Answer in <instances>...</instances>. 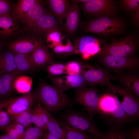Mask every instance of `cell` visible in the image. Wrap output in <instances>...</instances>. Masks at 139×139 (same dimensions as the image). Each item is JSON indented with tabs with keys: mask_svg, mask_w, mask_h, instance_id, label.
<instances>
[{
	"mask_svg": "<svg viewBox=\"0 0 139 139\" xmlns=\"http://www.w3.org/2000/svg\"><path fill=\"white\" fill-rule=\"evenodd\" d=\"M33 92L36 100L50 113H56L72 103L63 91L44 82L41 83Z\"/></svg>",
	"mask_w": 139,
	"mask_h": 139,
	"instance_id": "6da1fadb",
	"label": "cell"
},
{
	"mask_svg": "<svg viewBox=\"0 0 139 139\" xmlns=\"http://www.w3.org/2000/svg\"><path fill=\"white\" fill-rule=\"evenodd\" d=\"M126 26V21L121 18L103 17L88 21L83 25L82 30L85 32L109 36L121 34Z\"/></svg>",
	"mask_w": 139,
	"mask_h": 139,
	"instance_id": "7a4b0ae2",
	"label": "cell"
},
{
	"mask_svg": "<svg viewBox=\"0 0 139 139\" xmlns=\"http://www.w3.org/2000/svg\"><path fill=\"white\" fill-rule=\"evenodd\" d=\"M138 40L132 34L120 39H113L102 47L98 54L101 57L107 56H135L138 48Z\"/></svg>",
	"mask_w": 139,
	"mask_h": 139,
	"instance_id": "3957f363",
	"label": "cell"
},
{
	"mask_svg": "<svg viewBox=\"0 0 139 139\" xmlns=\"http://www.w3.org/2000/svg\"><path fill=\"white\" fill-rule=\"evenodd\" d=\"M108 86L110 93L117 99L130 121L138 120V98L129 90L111 82Z\"/></svg>",
	"mask_w": 139,
	"mask_h": 139,
	"instance_id": "277c9868",
	"label": "cell"
},
{
	"mask_svg": "<svg viewBox=\"0 0 139 139\" xmlns=\"http://www.w3.org/2000/svg\"><path fill=\"white\" fill-rule=\"evenodd\" d=\"M71 126L88 133L95 139H102L104 133L100 131L88 116L72 110L65 112L60 120Z\"/></svg>",
	"mask_w": 139,
	"mask_h": 139,
	"instance_id": "5b68a950",
	"label": "cell"
},
{
	"mask_svg": "<svg viewBox=\"0 0 139 139\" xmlns=\"http://www.w3.org/2000/svg\"><path fill=\"white\" fill-rule=\"evenodd\" d=\"M81 5L84 13L95 18L118 17L119 8L118 2L115 0H90Z\"/></svg>",
	"mask_w": 139,
	"mask_h": 139,
	"instance_id": "8992f818",
	"label": "cell"
},
{
	"mask_svg": "<svg viewBox=\"0 0 139 139\" xmlns=\"http://www.w3.org/2000/svg\"><path fill=\"white\" fill-rule=\"evenodd\" d=\"M110 117L119 125L130 121L117 99L111 93L100 97L98 112Z\"/></svg>",
	"mask_w": 139,
	"mask_h": 139,
	"instance_id": "52a82bcc",
	"label": "cell"
},
{
	"mask_svg": "<svg viewBox=\"0 0 139 139\" xmlns=\"http://www.w3.org/2000/svg\"><path fill=\"white\" fill-rule=\"evenodd\" d=\"M99 62L109 71L117 75L128 71H137L139 65V59L135 56H107L101 57Z\"/></svg>",
	"mask_w": 139,
	"mask_h": 139,
	"instance_id": "ba28073f",
	"label": "cell"
},
{
	"mask_svg": "<svg viewBox=\"0 0 139 139\" xmlns=\"http://www.w3.org/2000/svg\"><path fill=\"white\" fill-rule=\"evenodd\" d=\"M82 66L81 74L86 85L91 86L97 85H108L114 76L106 69L97 65L83 63Z\"/></svg>",
	"mask_w": 139,
	"mask_h": 139,
	"instance_id": "9c48e42d",
	"label": "cell"
},
{
	"mask_svg": "<svg viewBox=\"0 0 139 139\" xmlns=\"http://www.w3.org/2000/svg\"><path fill=\"white\" fill-rule=\"evenodd\" d=\"M99 99L98 92L94 87L87 88L85 86L76 89L75 102L84 108L88 116L92 120L98 113Z\"/></svg>",
	"mask_w": 139,
	"mask_h": 139,
	"instance_id": "30bf717a",
	"label": "cell"
},
{
	"mask_svg": "<svg viewBox=\"0 0 139 139\" xmlns=\"http://www.w3.org/2000/svg\"><path fill=\"white\" fill-rule=\"evenodd\" d=\"M74 45V53L81 55L85 59L98 54L102 48L98 39L89 36L77 38L75 40Z\"/></svg>",
	"mask_w": 139,
	"mask_h": 139,
	"instance_id": "8fae6325",
	"label": "cell"
},
{
	"mask_svg": "<svg viewBox=\"0 0 139 139\" xmlns=\"http://www.w3.org/2000/svg\"><path fill=\"white\" fill-rule=\"evenodd\" d=\"M43 44L42 41L35 37L18 38L9 42L7 49L14 53L29 54L32 53Z\"/></svg>",
	"mask_w": 139,
	"mask_h": 139,
	"instance_id": "7c38bea8",
	"label": "cell"
},
{
	"mask_svg": "<svg viewBox=\"0 0 139 139\" xmlns=\"http://www.w3.org/2000/svg\"><path fill=\"white\" fill-rule=\"evenodd\" d=\"M33 92L14 98L7 107L6 112L9 116H14L31 108L36 100Z\"/></svg>",
	"mask_w": 139,
	"mask_h": 139,
	"instance_id": "4fadbf2b",
	"label": "cell"
},
{
	"mask_svg": "<svg viewBox=\"0 0 139 139\" xmlns=\"http://www.w3.org/2000/svg\"><path fill=\"white\" fill-rule=\"evenodd\" d=\"M138 71H128L114 76L122 87L127 89L138 98L139 76Z\"/></svg>",
	"mask_w": 139,
	"mask_h": 139,
	"instance_id": "5bb4252c",
	"label": "cell"
},
{
	"mask_svg": "<svg viewBox=\"0 0 139 139\" xmlns=\"http://www.w3.org/2000/svg\"><path fill=\"white\" fill-rule=\"evenodd\" d=\"M53 86L62 91L72 88L85 87V80L81 74L55 77L51 79Z\"/></svg>",
	"mask_w": 139,
	"mask_h": 139,
	"instance_id": "9a60e30c",
	"label": "cell"
},
{
	"mask_svg": "<svg viewBox=\"0 0 139 139\" xmlns=\"http://www.w3.org/2000/svg\"><path fill=\"white\" fill-rule=\"evenodd\" d=\"M44 4L42 1L35 0L21 21L25 29L32 31L37 21L47 11Z\"/></svg>",
	"mask_w": 139,
	"mask_h": 139,
	"instance_id": "2e32d148",
	"label": "cell"
},
{
	"mask_svg": "<svg viewBox=\"0 0 139 139\" xmlns=\"http://www.w3.org/2000/svg\"><path fill=\"white\" fill-rule=\"evenodd\" d=\"M81 14L80 7L77 3H72L65 15L66 20L63 29L70 34L74 33L77 30L80 23Z\"/></svg>",
	"mask_w": 139,
	"mask_h": 139,
	"instance_id": "e0dca14e",
	"label": "cell"
},
{
	"mask_svg": "<svg viewBox=\"0 0 139 139\" xmlns=\"http://www.w3.org/2000/svg\"><path fill=\"white\" fill-rule=\"evenodd\" d=\"M59 28L58 22L51 12L46 11L39 19L32 32L41 37L45 36L49 31Z\"/></svg>",
	"mask_w": 139,
	"mask_h": 139,
	"instance_id": "ac0fdd59",
	"label": "cell"
},
{
	"mask_svg": "<svg viewBox=\"0 0 139 139\" xmlns=\"http://www.w3.org/2000/svg\"><path fill=\"white\" fill-rule=\"evenodd\" d=\"M20 28L19 21L12 15L0 16V37L6 38L15 36Z\"/></svg>",
	"mask_w": 139,
	"mask_h": 139,
	"instance_id": "d6986e66",
	"label": "cell"
},
{
	"mask_svg": "<svg viewBox=\"0 0 139 139\" xmlns=\"http://www.w3.org/2000/svg\"><path fill=\"white\" fill-rule=\"evenodd\" d=\"M25 73L16 69L11 72L1 75L0 76V96L5 97L11 92L15 82L19 76Z\"/></svg>",
	"mask_w": 139,
	"mask_h": 139,
	"instance_id": "ffe728a7",
	"label": "cell"
},
{
	"mask_svg": "<svg viewBox=\"0 0 139 139\" xmlns=\"http://www.w3.org/2000/svg\"><path fill=\"white\" fill-rule=\"evenodd\" d=\"M69 2L66 0H47L45 1V3L49 6L51 12L57 18L62 29L64 16L71 6Z\"/></svg>",
	"mask_w": 139,
	"mask_h": 139,
	"instance_id": "44dd1931",
	"label": "cell"
},
{
	"mask_svg": "<svg viewBox=\"0 0 139 139\" xmlns=\"http://www.w3.org/2000/svg\"><path fill=\"white\" fill-rule=\"evenodd\" d=\"M36 68L42 67L54 62L53 56L43 44L37 48L31 54Z\"/></svg>",
	"mask_w": 139,
	"mask_h": 139,
	"instance_id": "7402d4cb",
	"label": "cell"
},
{
	"mask_svg": "<svg viewBox=\"0 0 139 139\" xmlns=\"http://www.w3.org/2000/svg\"><path fill=\"white\" fill-rule=\"evenodd\" d=\"M14 53L16 69L25 73L36 69L30 53Z\"/></svg>",
	"mask_w": 139,
	"mask_h": 139,
	"instance_id": "603a6c76",
	"label": "cell"
},
{
	"mask_svg": "<svg viewBox=\"0 0 139 139\" xmlns=\"http://www.w3.org/2000/svg\"><path fill=\"white\" fill-rule=\"evenodd\" d=\"M16 69L14 53L10 51L0 55V74L12 72Z\"/></svg>",
	"mask_w": 139,
	"mask_h": 139,
	"instance_id": "cb8c5ba5",
	"label": "cell"
},
{
	"mask_svg": "<svg viewBox=\"0 0 139 139\" xmlns=\"http://www.w3.org/2000/svg\"><path fill=\"white\" fill-rule=\"evenodd\" d=\"M35 0H18L14 4L11 15L20 21L25 17Z\"/></svg>",
	"mask_w": 139,
	"mask_h": 139,
	"instance_id": "d4e9b609",
	"label": "cell"
},
{
	"mask_svg": "<svg viewBox=\"0 0 139 139\" xmlns=\"http://www.w3.org/2000/svg\"><path fill=\"white\" fill-rule=\"evenodd\" d=\"M47 129L53 136L60 139H66L64 128L59 120L54 118L51 114Z\"/></svg>",
	"mask_w": 139,
	"mask_h": 139,
	"instance_id": "484cf974",
	"label": "cell"
},
{
	"mask_svg": "<svg viewBox=\"0 0 139 139\" xmlns=\"http://www.w3.org/2000/svg\"><path fill=\"white\" fill-rule=\"evenodd\" d=\"M58 120L65 130L66 139H95L90 135Z\"/></svg>",
	"mask_w": 139,
	"mask_h": 139,
	"instance_id": "4316f807",
	"label": "cell"
},
{
	"mask_svg": "<svg viewBox=\"0 0 139 139\" xmlns=\"http://www.w3.org/2000/svg\"><path fill=\"white\" fill-rule=\"evenodd\" d=\"M102 139H131L129 131L117 126L111 128L104 134Z\"/></svg>",
	"mask_w": 139,
	"mask_h": 139,
	"instance_id": "83f0119b",
	"label": "cell"
},
{
	"mask_svg": "<svg viewBox=\"0 0 139 139\" xmlns=\"http://www.w3.org/2000/svg\"><path fill=\"white\" fill-rule=\"evenodd\" d=\"M45 37L47 45L53 48L61 44L65 38L63 36L59 27L50 30L46 34Z\"/></svg>",
	"mask_w": 139,
	"mask_h": 139,
	"instance_id": "f1b7e54d",
	"label": "cell"
},
{
	"mask_svg": "<svg viewBox=\"0 0 139 139\" xmlns=\"http://www.w3.org/2000/svg\"><path fill=\"white\" fill-rule=\"evenodd\" d=\"M32 83V80L30 77L21 75L16 80L14 87L20 93H27L30 91Z\"/></svg>",
	"mask_w": 139,
	"mask_h": 139,
	"instance_id": "f546056e",
	"label": "cell"
},
{
	"mask_svg": "<svg viewBox=\"0 0 139 139\" xmlns=\"http://www.w3.org/2000/svg\"><path fill=\"white\" fill-rule=\"evenodd\" d=\"M32 109L31 108L14 116L12 119L23 125L25 129L32 126Z\"/></svg>",
	"mask_w": 139,
	"mask_h": 139,
	"instance_id": "4dcf8cb0",
	"label": "cell"
},
{
	"mask_svg": "<svg viewBox=\"0 0 139 139\" xmlns=\"http://www.w3.org/2000/svg\"><path fill=\"white\" fill-rule=\"evenodd\" d=\"M118 3L122 10L131 15L139 8L138 0H121L118 1Z\"/></svg>",
	"mask_w": 139,
	"mask_h": 139,
	"instance_id": "1f68e13d",
	"label": "cell"
},
{
	"mask_svg": "<svg viewBox=\"0 0 139 139\" xmlns=\"http://www.w3.org/2000/svg\"><path fill=\"white\" fill-rule=\"evenodd\" d=\"M45 132L36 126L25 129L22 139H42Z\"/></svg>",
	"mask_w": 139,
	"mask_h": 139,
	"instance_id": "d6a6232c",
	"label": "cell"
},
{
	"mask_svg": "<svg viewBox=\"0 0 139 139\" xmlns=\"http://www.w3.org/2000/svg\"><path fill=\"white\" fill-rule=\"evenodd\" d=\"M53 49L54 53L57 54H74L75 53L74 45L68 39L65 44H63L62 43Z\"/></svg>",
	"mask_w": 139,
	"mask_h": 139,
	"instance_id": "836d02e7",
	"label": "cell"
},
{
	"mask_svg": "<svg viewBox=\"0 0 139 139\" xmlns=\"http://www.w3.org/2000/svg\"><path fill=\"white\" fill-rule=\"evenodd\" d=\"M33 109L37 113L41 120L47 129V127L49 120L50 113L38 102H37V104Z\"/></svg>",
	"mask_w": 139,
	"mask_h": 139,
	"instance_id": "e575fe53",
	"label": "cell"
},
{
	"mask_svg": "<svg viewBox=\"0 0 139 139\" xmlns=\"http://www.w3.org/2000/svg\"><path fill=\"white\" fill-rule=\"evenodd\" d=\"M65 64L54 62L47 65V69L50 75L55 76L65 74Z\"/></svg>",
	"mask_w": 139,
	"mask_h": 139,
	"instance_id": "d590c367",
	"label": "cell"
},
{
	"mask_svg": "<svg viewBox=\"0 0 139 139\" xmlns=\"http://www.w3.org/2000/svg\"><path fill=\"white\" fill-rule=\"evenodd\" d=\"M81 65L75 61L69 62L65 64V74L69 75L81 74Z\"/></svg>",
	"mask_w": 139,
	"mask_h": 139,
	"instance_id": "8d00e7d4",
	"label": "cell"
},
{
	"mask_svg": "<svg viewBox=\"0 0 139 139\" xmlns=\"http://www.w3.org/2000/svg\"><path fill=\"white\" fill-rule=\"evenodd\" d=\"M14 4L9 1L0 0V16L11 15Z\"/></svg>",
	"mask_w": 139,
	"mask_h": 139,
	"instance_id": "74e56055",
	"label": "cell"
},
{
	"mask_svg": "<svg viewBox=\"0 0 139 139\" xmlns=\"http://www.w3.org/2000/svg\"><path fill=\"white\" fill-rule=\"evenodd\" d=\"M32 123L34 125V126L39 128L47 132V130L40 119L37 113L33 109H32Z\"/></svg>",
	"mask_w": 139,
	"mask_h": 139,
	"instance_id": "f35d334b",
	"label": "cell"
},
{
	"mask_svg": "<svg viewBox=\"0 0 139 139\" xmlns=\"http://www.w3.org/2000/svg\"><path fill=\"white\" fill-rule=\"evenodd\" d=\"M7 134L11 139H20L13 124H11L5 129Z\"/></svg>",
	"mask_w": 139,
	"mask_h": 139,
	"instance_id": "ab89813d",
	"label": "cell"
},
{
	"mask_svg": "<svg viewBox=\"0 0 139 139\" xmlns=\"http://www.w3.org/2000/svg\"><path fill=\"white\" fill-rule=\"evenodd\" d=\"M0 117L5 126L6 128L11 124V118L6 112L4 111L2 109L0 110Z\"/></svg>",
	"mask_w": 139,
	"mask_h": 139,
	"instance_id": "60d3db41",
	"label": "cell"
},
{
	"mask_svg": "<svg viewBox=\"0 0 139 139\" xmlns=\"http://www.w3.org/2000/svg\"><path fill=\"white\" fill-rule=\"evenodd\" d=\"M13 124L20 139H22L25 133L24 127L22 125L14 121Z\"/></svg>",
	"mask_w": 139,
	"mask_h": 139,
	"instance_id": "b9f144b4",
	"label": "cell"
},
{
	"mask_svg": "<svg viewBox=\"0 0 139 139\" xmlns=\"http://www.w3.org/2000/svg\"><path fill=\"white\" fill-rule=\"evenodd\" d=\"M131 19L133 23L135 25H138L139 23V8L131 15Z\"/></svg>",
	"mask_w": 139,
	"mask_h": 139,
	"instance_id": "7bdbcfd3",
	"label": "cell"
},
{
	"mask_svg": "<svg viewBox=\"0 0 139 139\" xmlns=\"http://www.w3.org/2000/svg\"><path fill=\"white\" fill-rule=\"evenodd\" d=\"M131 139H139V129L137 127L133 128L129 131Z\"/></svg>",
	"mask_w": 139,
	"mask_h": 139,
	"instance_id": "ee69618b",
	"label": "cell"
},
{
	"mask_svg": "<svg viewBox=\"0 0 139 139\" xmlns=\"http://www.w3.org/2000/svg\"><path fill=\"white\" fill-rule=\"evenodd\" d=\"M14 98H11L7 100L0 102V110L7 107Z\"/></svg>",
	"mask_w": 139,
	"mask_h": 139,
	"instance_id": "f6af8a7d",
	"label": "cell"
},
{
	"mask_svg": "<svg viewBox=\"0 0 139 139\" xmlns=\"http://www.w3.org/2000/svg\"><path fill=\"white\" fill-rule=\"evenodd\" d=\"M42 139H60L51 135L49 132H45Z\"/></svg>",
	"mask_w": 139,
	"mask_h": 139,
	"instance_id": "bcb514c9",
	"label": "cell"
},
{
	"mask_svg": "<svg viewBox=\"0 0 139 139\" xmlns=\"http://www.w3.org/2000/svg\"><path fill=\"white\" fill-rule=\"evenodd\" d=\"M90 1V0H74L71 1L72 2V3H87Z\"/></svg>",
	"mask_w": 139,
	"mask_h": 139,
	"instance_id": "7dc6e473",
	"label": "cell"
},
{
	"mask_svg": "<svg viewBox=\"0 0 139 139\" xmlns=\"http://www.w3.org/2000/svg\"><path fill=\"white\" fill-rule=\"evenodd\" d=\"M5 126L0 117V128L5 130Z\"/></svg>",
	"mask_w": 139,
	"mask_h": 139,
	"instance_id": "c3c4849f",
	"label": "cell"
},
{
	"mask_svg": "<svg viewBox=\"0 0 139 139\" xmlns=\"http://www.w3.org/2000/svg\"><path fill=\"white\" fill-rule=\"evenodd\" d=\"M0 139H11L7 134L0 136Z\"/></svg>",
	"mask_w": 139,
	"mask_h": 139,
	"instance_id": "681fc988",
	"label": "cell"
},
{
	"mask_svg": "<svg viewBox=\"0 0 139 139\" xmlns=\"http://www.w3.org/2000/svg\"><path fill=\"white\" fill-rule=\"evenodd\" d=\"M3 42L2 41L0 40V55L1 54V50L3 47Z\"/></svg>",
	"mask_w": 139,
	"mask_h": 139,
	"instance_id": "f907efd6",
	"label": "cell"
}]
</instances>
